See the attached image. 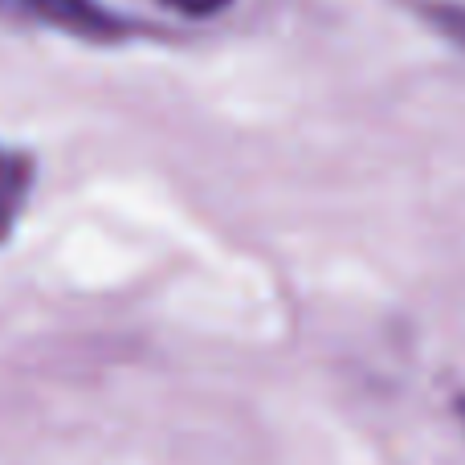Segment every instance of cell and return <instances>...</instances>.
<instances>
[{
  "mask_svg": "<svg viewBox=\"0 0 465 465\" xmlns=\"http://www.w3.org/2000/svg\"><path fill=\"white\" fill-rule=\"evenodd\" d=\"M0 13L33 25H49V29L74 33V37L86 41H119L127 33V25L98 0H0Z\"/></svg>",
  "mask_w": 465,
  "mask_h": 465,
  "instance_id": "cell-1",
  "label": "cell"
},
{
  "mask_svg": "<svg viewBox=\"0 0 465 465\" xmlns=\"http://www.w3.org/2000/svg\"><path fill=\"white\" fill-rule=\"evenodd\" d=\"M420 13H425V21L433 25L441 37H450L453 45L465 49V5L461 0H425Z\"/></svg>",
  "mask_w": 465,
  "mask_h": 465,
  "instance_id": "cell-2",
  "label": "cell"
},
{
  "mask_svg": "<svg viewBox=\"0 0 465 465\" xmlns=\"http://www.w3.org/2000/svg\"><path fill=\"white\" fill-rule=\"evenodd\" d=\"M184 16H217L221 8H229L232 0H172Z\"/></svg>",
  "mask_w": 465,
  "mask_h": 465,
  "instance_id": "cell-3",
  "label": "cell"
},
{
  "mask_svg": "<svg viewBox=\"0 0 465 465\" xmlns=\"http://www.w3.org/2000/svg\"><path fill=\"white\" fill-rule=\"evenodd\" d=\"M453 412H458V420L465 425V396H458V401H453Z\"/></svg>",
  "mask_w": 465,
  "mask_h": 465,
  "instance_id": "cell-4",
  "label": "cell"
}]
</instances>
